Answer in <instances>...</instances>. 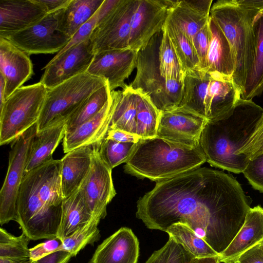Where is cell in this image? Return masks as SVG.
Returning <instances> with one entry per match:
<instances>
[{"label":"cell","mask_w":263,"mask_h":263,"mask_svg":"<svg viewBox=\"0 0 263 263\" xmlns=\"http://www.w3.org/2000/svg\"><path fill=\"white\" fill-rule=\"evenodd\" d=\"M101 219L93 217L85 225L63 241V248L76 256L88 245H92L100 238L98 226Z\"/></svg>","instance_id":"36"},{"label":"cell","mask_w":263,"mask_h":263,"mask_svg":"<svg viewBox=\"0 0 263 263\" xmlns=\"http://www.w3.org/2000/svg\"><path fill=\"white\" fill-rule=\"evenodd\" d=\"M159 63L161 74L165 79L183 83L185 72L164 28L159 48Z\"/></svg>","instance_id":"35"},{"label":"cell","mask_w":263,"mask_h":263,"mask_svg":"<svg viewBox=\"0 0 263 263\" xmlns=\"http://www.w3.org/2000/svg\"><path fill=\"white\" fill-rule=\"evenodd\" d=\"M119 142L137 143L141 138L137 135L119 129H108L104 138Z\"/></svg>","instance_id":"47"},{"label":"cell","mask_w":263,"mask_h":263,"mask_svg":"<svg viewBox=\"0 0 263 263\" xmlns=\"http://www.w3.org/2000/svg\"><path fill=\"white\" fill-rule=\"evenodd\" d=\"M110 95L108 83L92 93L67 121L66 133L98 114L109 100Z\"/></svg>","instance_id":"32"},{"label":"cell","mask_w":263,"mask_h":263,"mask_svg":"<svg viewBox=\"0 0 263 263\" xmlns=\"http://www.w3.org/2000/svg\"><path fill=\"white\" fill-rule=\"evenodd\" d=\"M92 144L71 151L61 159V179L64 198L78 191L88 175L92 163Z\"/></svg>","instance_id":"23"},{"label":"cell","mask_w":263,"mask_h":263,"mask_svg":"<svg viewBox=\"0 0 263 263\" xmlns=\"http://www.w3.org/2000/svg\"><path fill=\"white\" fill-rule=\"evenodd\" d=\"M67 121L36 133L31 142L25 173L53 159L52 155L66 133Z\"/></svg>","instance_id":"24"},{"label":"cell","mask_w":263,"mask_h":263,"mask_svg":"<svg viewBox=\"0 0 263 263\" xmlns=\"http://www.w3.org/2000/svg\"><path fill=\"white\" fill-rule=\"evenodd\" d=\"M62 241L57 237L39 243L30 249V258L34 261L57 250L62 246Z\"/></svg>","instance_id":"44"},{"label":"cell","mask_w":263,"mask_h":263,"mask_svg":"<svg viewBox=\"0 0 263 263\" xmlns=\"http://www.w3.org/2000/svg\"><path fill=\"white\" fill-rule=\"evenodd\" d=\"M89 39L55 55L43 68L41 82L49 89L78 75L87 72L93 57Z\"/></svg>","instance_id":"13"},{"label":"cell","mask_w":263,"mask_h":263,"mask_svg":"<svg viewBox=\"0 0 263 263\" xmlns=\"http://www.w3.org/2000/svg\"><path fill=\"white\" fill-rule=\"evenodd\" d=\"M262 114L260 106L240 98L230 111L208 120L199 141L206 162L234 173H242L250 160L238 152L254 131Z\"/></svg>","instance_id":"3"},{"label":"cell","mask_w":263,"mask_h":263,"mask_svg":"<svg viewBox=\"0 0 263 263\" xmlns=\"http://www.w3.org/2000/svg\"><path fill=\"white\" fill-rule=\"evenodd\" d=\"M104 0H70L55 12L58 29L71 39L97 12Z\"/></svg>","instance_id":"26"},{"label":"cell","mask_w":263,"mask_h":263,"mask_svg":"<svg viewBox=\"0 0 263 263\" xmlns=\"http://www.w3.org/2000/svg\"><path fill=\"white\" fill-rule=\"evenodd\" d=\"M193 257L172 237L145 263H189Z\"/></svg>","instance_id":"40"},{"label":"cell","mask_w":263,"mask_h":263,"mask_svg":"<svg viewBox=\"0 0 263 263\" xmlns=\"http://www.w3.org/2000/svg\"><path fill=\"white\" fill-rule=\"evenodd\" d=\"M173 1L136 0L130 21L129 48L138 51L162 31Z\"/></svg>","instance_id":"14"},{"label":"cell","mask_w":263,"mask_h":263,"mask_svg":"<svg viewBox=\"0 0 263 263\" xmlns=\"http://www.w3.org/2000/svg\"><path fill=\"white\" fill-rule=\"evenodd\" d=\"M137 91V135L141 139L157 136L160 111L149 98L139 90Z\"/></svg>","instance_id":"33"},{"label":"cell","mask_w":263,"mask_h":263,"mask_svg":"<svg viewBox=\"0 0 263 263\" xmlns=\"http://www.w3.org/2000/svg\"><path fill=\"white\" fill-rule=\"evenodd\" d=\"M263 241V208L248 211L244 223L228 247L219 255L220 262L234 263L244 252Z\"/></svg>","instance_id":"21"},{"label":"cell","mask_w":263,"mask_h":263,"mask_svg":"<svg viewBox=\"0 0 263 263\" xmlns=\"http://www.w3.org/2000/svg\"><path fill=\"white\" fill-rule=\"evenodd\" d=\"M107 83L105 79L85 72L47 89L36 133L67 121L92 93Z\"/></svg>","instance_id":"7"},{"label":"cell","mask_w":263,"mask_h":263,"mask_svg":"<svg viewBox=\"0 0 263 263\" xmlns=\"http://www.w3.org/2000/svg\"><path fill=\"white\" fill-rule=\"evenodd\" d=\"M93 217L79 189L64 199L57 237L63 242L85 225Z\"/></svg>","instance_id":"27"},{"label":"cell","mask_w":263,"mask_h":263,"mask_svg":"<svg viewBox=\"0 0 263 263\" xmlns=\"http://www.w3.org/2000/svg\"><path fill=\"white\" fill-rule=\"evenodd\" d=\"M30 240V239L24 232L16 237L1 228L0 258H30V249L28 248Z\"/></svg>","instance_id":"37"},{"label":"cell","mask_w":263,"mask_h":263,"mask_svg":"<svg viewBox=\"0 0 263 263\" xmlns=\"http://www.w3.org/2000/svg\"><path fill=\"white\" fill-rule=\"evenodd\" d=\"M5 82L2 75L0 74V109H1L6 101L5 99Z\"/></svg>","instance_id":"50"},{"label":"cell","mask_w":263,"mask_h":263,"mask_svg":"<svg viewBox=\"0 0 263 263\" xmlns=\"http://www.w3.org/2000/svg\"><path fill=\"white\" fill-rule=\"evenodd\" d=\"M115 101V90H113L111 91L109 100L98 114L65 134L63 140L65 154L104 139L109 129Z\"/></svg>","instance_id":"20"},{"label":"cell","mask_w":263,"mask_h":263,"mask_svg":"<svg viewBox=\"0 0 263 263\" xmlns=\"http://www.w3.org/2000/svg\"><path fill=\"white\" fill-rule=\"evenodd\" d=\"M139 250L132 229L122 227L98 246L88 263H137Z\"/></svg>","instance_id":"19"},{"label":"cell","mask_w":263,"mask_h":263,"mask_svg":"<svg viewBox=\"0 0 263 263\" xmlns=\"http://www.w3.org/2000/svg\"><path fill=\"white\" fill-rule=\"evenodd\" d=\"M209 17L192 9L183 0L173 1L167 19L179 28L193 44L195 36L208 23Z\"/></svg>","instance_id":"30"},{"label":"cell","mask_w":263,"mask_h":263,"mask_svg":"<svg viewBox=\"0 0 263 263\" xmlns=\"http://www.w3.org/2000/svg\"><path fill=\"white\" fill-rule=\"evenodd\" d=\"M164 28L166 31L185 72L198 69L199 60L194 46L187 36L167 19Z\"/></svg>","instance_id":"34"},{"label":"cell","mask_w":263,"mask_h":263,"mask_svg":"<svg viewBox=\"0 0 263 263\" xmlns=\"http://www.w3.org/2000/svg\"><path fill=\"white\" fill-rule=\"evenodd\" d=\"M138 51L130 48L96 53L87 72L107 81L110 90L125 89V80L136 68Z\"/></svg>","instance_id":"15"},{"label":"cell","mask_w":263,"mask_h":263,"mask_svg":"<svg viewBox=\"0 0 263 263\" xmlns=\"http://www.w3.org/2000/svg\"><path fill=\"white\" fill-rule=\"evenodd\" d=\"M36 134V124L11 143L8 167L0 191V224L17 222L16 202L30 145Z\"/></svg>","instance_id":"9"},{"label":"cell","mask_w":263,"mask_h":263,"mask_svg":"<svg viewBox=\"0 0 263 263\" xmlns=\"http://www.w3.org/2000/svg\"><path fill=\"white\" fill-rule=\"evenodd\" d=\"M70 0H37L45 8L48 14L53 13L66 6Z\"/></svg>","instance_id":"48"},{"label":"cell","mask_w":263,"mask_h":263,"mask_svg":"<svg viewBox=\"0 0 263 263\" xmlns=\"http://www.w3.org/2000/svg\"><path fill=\"white\" fill-rule=\"evenodd\" d=\"M6 39L30 55L57 53L71 39L58 30L54 12L47 14L38 22Z\"/></svg>","instance_id":"11"},{"label":"cell","mask_w":263,"mask_h":263,"mask_svg":"<svg viewBox=\"0 0 263 263\" xmlns=\"http://www.w3.org/2000/svg\"><path fill=\"white\" fill-rule=\"evenodd\" d=\"M0 74L5 82L6 100L33 74L29 55L2 37H0Z\"/></svg>","instance_id":"18"},{"label":"cell","mask_w":263,"mask_h":263,"mask_svg":"<svg viewBox=\"0 0 263 263\" xmlns=\"http://www.w3.org/2000/svg\"><path fill=\"white\" fill-rule=\"evenodd\" d=\"M47 89L40 82L16 89L0 109V145L13 142L35 125Z\"/></svg>","instance_id":"8"},{"label":"cell","mask_w":263,"mask_h":263,"mask_svg":"<svg viewBox=\"0 0 263 263\" xmlns=\"http://www.w3.org/2000/svg\"><path fill=\"white\" fill-rule=\"evenodd\" d=\"M100 142L92 144L91 167L80 190L92 216L102 219L106 216L107 206L116 192L112 170L103 161L99 152Z\"/></svg>","instance_id":"12"},{"label":"cell","mask_w":263,"mask_h":263,"mask_svg":"<svg viewBox=\"0 0 263 263\" xmlns=\"http://www.w3.org/2000/svg\"><path fill=\"white\" fill-rule=\"evenodd\" d=\"M33 261L30 258L21 259H11L0 258V263H33Z\"/></svg>","instance_id":"51"},{"label":"cell","mask_w":263,"mask_h":263,"mask_svg":"<svg viewBox=\"0 0 263 263\" xmlns=\"http://www.w3.org/2000/svg\"><path fill=\"white\" fill-rule=\"evenodd\" d=\"M137 143L119 142L104 139L100 143L99 152L105 163L112 170L127 161Z\"/></svg>","instance_id":"38"},{"label":"cell","mask_w":263,"mask_h":263,"mask_svg":"<svg viewBox=\"0 0 263 263\" xmlns=\"http://www.w3.org/2000/svg\"><path fill=\"white\" fill-rule=\"evenodd\" d=\"M115 105L109 129H119L137 135V90L128 85L122 90H115Z\"/></svg>","instance_id":"29"},{"label":"cell","mask_w":263,"mask_h":263,"mask_svg":"<svg viewBox=\"0 0 263 263\" xmlns=\"http://www.w3.org/2000/svg\"><path fill=\"white\" fill-rule=\"evenodd\" d=\"M260 12L236 0L217 1L210 11V16L220 27L231 47L235 67L233 81L241 93L254 63L255 42L252 25Z\"/></svg>","instance_id":"5"},{"label":"cell","mask_w":263,"mask_h":263,"mask_svg":"<svg viewBox=\"0 0 263 263\" xmlns=\"http://www.w3.org/2000/svg\"><path fill=\"white\" fill-rule=\"evenodd\" d=\"M263 153V114L247 142L238 152L240 155L252 160Z\"/></svg>","instance_id":"41"},{"label":"cell","mask_w":263,"mask_h":263,"mask_svg":"<svg viewBox=\"0 0 263 263\" xmlns=\"http://www.w3.org/2000/svg\"><path fill=\"white\" fill-rule=\"evenodd\" d=\"M205 162L199 144L157 136L139 141L125 163L124 171L158 182L198 168Z\"/></svg>","instance_id":"4"},{"label":"cell","mask_w":263,"mask_h":263,"mask_svg":"<svg viewBox=\"0 0 263 263\" xmlns=\"http://www.w3.org/2000/svg\"><path fill=\"white\" fill-rule=\"evenodd\" d=\"M61 159L25 173L18 194L17 222L30 240L57 237L64 197Z\"/></svg>","instance_id":"2"},{"label":"cell","mask_w":263,"mask_h":263,"mask_svg":"<svg viewBox=\"0 0 263 263\" xmlns=\"http://www.w3.org/2000/svg\"><path fill=\"white\" fill-rule=\"evenodd\" d=\"M262 244H263V241L262 242Z\"/></svg>","instance_id":"52"},{"label":"cell","mask_w":263,"mask_h":263,"mask_svg":"<svg viewBox=\"0 0 263 263\" xmlns=\"http://www.w3.org/2000/svg\"><path fill=\"white\" fill-rule=\"evenodd\" d=\"M162 36V31L138 51L136 74L129 85L146 95L160 112L178 107L183 89V83L166 80L161 74L159 48Z\"/></svg>","instance_id":"6"},{"label":"cell","mask_w":263,"mask_h":263,"mask_svg":"<svg viewBox=\"0 0 263 263\" xmlns=\"http://www.w3.org/2000/svg\"><path fill=\"white\" fill-rule=\"evenodd\" d=\"M72 257V254L62 246L57 250L34 261L33 263H68Z\"/></svg>","instance_id":"46"},{"label":"cell","mask_w":263,"mask_h":263,"mask_svg":"<svg viewBox=\"0 0 263 263\" xmlns=\"http://www.w3.org/2000/svg\"><path fill=\"white\" fill-rule=\"evenodd\" d=\"M252 26L255 42V57L241 93V98L246 100H252L263 92V11L256 15Z\"/></svg>","instance_id":"28"},{"label":"cell","mask_w":263,"mask_h":263,"mask_svg":"<svg viewBox=\"0 0 263 263\" xmlns=\"http://www.w3.org/2000/svg\"><path fill=\"white\" fill-rule=\"evenodd\" d=\"M234 263H263L262 243L261 242L244 252Z\"/></svg>","instance_id":"45"},{"label":"cell","mask_w":263,"mask_h":263,"mask_svg":"<svg viewBox=\"0 0 263 263\" xmlns=\"http://www.w3.org/2000/svg\"><path fill=\"white\" fill-rule=\"evenodd\" d=\"M208 119L184 107L160 112L157 136L191 144H199Z\"/></svg>","instance_id":"16"},{"label":"cell","mask_w":263,"mask_h":263,"mask_svg":"<svg viewBox=\"0 0 263 263\" xmlns=\"http://www.w3.org/2000/svg\"><path fill=\"white\" fill-rule=\"evenodd\" d=\"M165 232L193 257L220 255L191 228L184 223H173L166 230Z\"/></svg>","instance_id":"31"},{"label":"cell","mask_w":263,"mask_h":263,"mask_svg":"<svg viewBox=\"0 0 263 263\" xmlns=\"http://www.w3.org/2000/svg\"><path fill=\"white\" fill-rule=\"evenodd\" d=\"M240 98L241 93L233 81L216 79L211 76L206 92L205 118L211 120L225 114Z\"/></svg>","instance_id":"25"},{"label":"cell","mask_w":263,"mask_h":263,"mask_svg":"<svg viewBox=\"0 0 263 263\" xmlns=\"http://www.w3.org/2000/svg\"><path fill=\"white\" fill-rule=\"evenodd\" d=\"M250 208L235 177L199 167L156 182L138 200L136 215L151 230L165 232L173 223H184L220 255L242 226Z\"/></svg>","instance_id":"1"},{"label":"cell","mask_w":263,"mask_h":263,"mask_svg":"<svg viewBox=\"0 0 263 263\" xmlns=\"http://www.w3.org/2000/svg\"><path fill=\"white\" fill-rule=\"evenodd\" d=\"M211 37L206 72L215 79L233 81L235 62L231 47L223 32L210 16Z\"/></svg>","instance_id":"22"},{"label":"cell","mask_w":263,"mask_h":263,"mask_svg":"<svg viewBox=\"0 0 263 263\" xmlns=\"http://www.w3.org/2000/svg\"><path fill=\"white\" fill-rule=\"evenodd\" d=\"M136 0H120L89 37L96 53L129 48L130 21Z\"/></svg>","instance_id":"10"},{"label":"cell","mask_w":263,"mask_h":263,"mask_svg":"<svg viewBox=\"0 0 263 263\" xmlns=\"http://www.w3.org/2000/svg\"><path fill=\"white\" fill-rule=\"evenodd\" d=\"M119 1L104 0L95 15L79 29L67 45L56 54H60L70 47L89 39L99 23L111 11Z\"/></svg>","instance_id":"39"},{"label":"cell","mask_w":263,"mask_h":263,"mask_svg":"<svg viewBox=\"0 0 263 263\" xmlns=\"http://www.w3.org/2000/svg\"><path fill=\"white\" fill-rule=\"evenodd\" d=\"M242 173L254 189L263 193V153L250 160Z\"/></svg>","instance_id":"43"},{"label":"cell","mask_w":263,"mask_h":263,"mask_svg":"<svg viewBox=\"0 0 263 263\" xmlns=\"http://www.w3.org/2000/svg\"><path fill=\"white\" fill-rule=\"evenodd\" d=\"M209 22L195 36L193 44L199 60L198 69L206 72L210 42Z\"/></svg>","instance_id":"42"},{"label":"cell","mask_w":263,"mask_h":263,"mask_svg":"<svg viewBox=\"0 0 263 263\" xmlns=\"http://www.w3.org/2000/svg\"><path fill=\"white\" fill-rule=\"evenodd\" d=\"M219 256L193 257L189 263H220Z\"/></svg>","instance_id":"49"},{"label":"cell","mask_w":263,"mask_h":263,"mask_svg":"<svg viewBox=\"0 0 263 263\" xmlns=\"http://www.w3.org/2000/svg\"><path fill=\"white\" fill-rule=\"evenodd\" d=\"M47 14L45 8L37 0H0V37L7 39Z\"/></svg>","instance_id":"17"}]
</instances>
